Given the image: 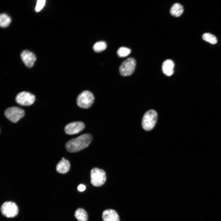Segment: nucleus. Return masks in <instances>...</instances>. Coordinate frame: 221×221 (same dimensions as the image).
<instances>
[{
	"instance_id": "412c9836",
	"label": "nucleus",
	"mask_w": 221,
	"mask_h": 221,
	"mask_svg": "<svg viewBox=\"0 0 221 221\" xmlns=\"http://www.w3.org/2000/svg\"><path fill=\"white\" fill-rule=\"evenodd\" d=\"M77 189L80 192H83L85 190L86 186L84 184H81L78 186Z\"/></svg>"
},
{
	"instance_id": "20e7f679",
	"label": "nucleus",
	"mask_w": 221,
	"mask_h": 221,
	"mask_svg": "<svg viewBox=\"0 0 221 221\" xmlns=\"http://www.w3.org/2000/svg\"><path fill=\"white\" fill-rule=\"evenodd\" d=\"M90 177L91 183L95 187L103 185L106 179L105 172L102 169L97 168H93L91 170Z\"/></svg>"
},
{
	"instance_id": "a211bd4d",
	"label": "nucleus",
	"mask_w": 221,
	"mask_h": 221,
	"mask_svg": "<svg viewBox=\"0 0 221 221\" xmlns=\"http://www.w3.org/2000/svg\"><path fill=\"white\" fill-rule=\"evenodd\" d=\"M107 47L106 43L104 41H101L95 43L93 45V49L95 52H99L104 50Z\"/></svg>"
},
{
	"instance_id": "1a4fd4ad",
	"label": "nucleus",
	"mask_w": 221,
	"mask_h": 221,
	"mask_svg": "<svg viewBox=\"0 0 221 221\" xmlns=\"http://www.w3.org/2000/svg\"><path fill=\"white\" fill-rule=\"evenodd\" d=\"M85 127L84 123L81 122H74L70 123L65 127V133L69 135H72L79 133Z\"/></svg>"
},
{
	"instance_id": "f8f14e48",
	"label": "nucleus",
	"mask_w": 221,
	"mask_h": 221,
	"mask_svg": "<svg viewBox=\"0 0 221 221\" xmlns=\"http://www.w3.org/2000/svg\"><path fill=\"white\" fill-rule=\"evenodd\" d=\"M70 167L69 161L62 157V160L57 164L56 169V171L61 174H65L69 170Z\"/></svg>"
},
{
	"instance_id": "ddd939ff",
	"label": "nucleus",
	"mask_w": 221,
	"mask_h": 221,
	"mask_svg": "<svg viewBox=\"0 0 221 221\" xmlns=\"http://www.w3.org/2000/svg\"><path fill=\"white\" fill-rule=\"evenodd\" d=\"M174 64L172 60L169 59L166 60L163 62L162 66L163 73L167 76H171L174 72Z\"/></svg>"
},
{
	"instance_id": "f257e3e1",
	"label": "nucleus",
	"mask_w": 221,
	"mask_h": 221,
	"mask_svg": "<svg viewBox=\"0 0 221 221\" xmlns=\"http://www.w3.org/2000/svg\"><path fill=\"white\" fill-rule=\"evenodd\" d=\"M92 139V136L90 134H84L68 141L65 144V147L69 152H77L87 147Z\"/></svg>"
},
{
	"instance_id": "4468645a",
	"label": "nucleus",
	"mask_w": 221,
	"mask_h": 221,
	"mask_svg": "<svg viewBox=\"0 0 221 221\" xmlns=\"http://www.w3.org/2000/svg\"><path fill=\"white\" fill-rule=\"evenodd\" d=\"M184 8L180 3H176L174 4L171 7L170 12L171 14L176 17L180 16L183 13Z\"/></svg>"
},
{
	"instance_id": "f3484780",
	"label": "nucleus",
	"mask_w": 221,
	"mask_h": 221,
	"mask_svg": "<svg viewBox=\"0 0 221 221\" xmlns=\"http://www.w3.org/2000/svg\"><path fill=\"white\" fill-rule=\"evenodd\" d=\"M203 40L212 44L217 43V40L216 37L213 35L209 33H205L202 36Z\"/></svg>"
},
{
	"instance_id": "423d86ee",
	"label": "nucleus",
	"mask_w": 221,
	"mask_h": 221,
	"mask_svg": "<svg viewBox=\"0 0 221 221\" xmlns=\"http://www.w3.org/2000/svg\"><path fill=\"white\" fill-rule=\"evenodd\" d=\"M4 114L10 121L15 123L24 116L25 113L24 110L20 108L13 107L7 109Z\"/></svg>"
},
{
	"instance_id": "f03ea898",
	"label": "nucleus",
	"mask_w": 221,
	"mask_h": 221,
	"mask_svg": "<svg viewBox=\"0 0 221 221\" xmlns=\"http://www.w3.org/2000/svg\"><path fill=\"white\" fill-rule=\"evenodd\" d=\"M157 114L153 110H150L144 114L142 118V128L146 131L152 130L155 126L157 120Z\"/></svg>"
},
{
	"instance_id": "7ed1b4c3",
	"label": "nucleus",
	"mask_w": 221,
	"mask_h": 221,
	"mask_svg": "<svg viewBox=\"0 0 221 221\" xmlns=\"http://www.w3.org/2000/svg\"><path fill=\"white\" fill-rule=\"evenodd\" d=\"M94 99V96L92 93L88 91H84L78 95L76 103L79 107L87 109L92 105Z\"/></svg>"
},
{
	"instance_id": "9b49d317",
	"label": "nucleus",
	"mask_w": 221,
	"mask_h": 221,
	"mask_svg": "<svg viewBox=\"0 0 221 221\" xmlns=\"http://www.w3.org/2000/svg\"><path fill=\"white\" fill-rule=\"evenodd\" d=\"M102 218L103 221H119L118 213L113 209L104 211L102 214Z\"/></svg>"
},
{
	"instance_id": "39448f33",
	"label": "nucleus",
	"mask_w": 221,
	"mask_h": 221,
	"mask_svg": "<svg viewBox=\"0 0 221 221\" xmlns=\"http://www.w3.org/2000/svg\"><path fill=\"white\" fill-rule=\"evenodd\" d=\"M136 65L135 60L133 57H130L123 61L119 68L120 74L124 76H129L134 71Z\"/></svg>"
},
{
	"instance_id": "dca6fc26",
	"label": "nucleus",
	"mask_w": 221,
	"mask_h": 221,
	"mask_svg": "<svg viewBox=\"0 0 221 221\" xmlns=\"http://www.w3.org/2000/svg\"><path fill=\"white\" fill-rule=\"evenodd\" d=\"M11 22L10 17L6 14L2 13L0 15V25L1 27H7Z\"/></svg>"
},
{
	"instance_id": "2eb2a0df",
	"label": "nucleus",
	"mask_w": 221,
	"mask_h": 221,
	"mask_svg": "<svg viewBox=\"0 0 221 221\" xmlns=\"http://www.w3.org/2000/svg\"><path fill=\"white\" fill-rule=\"evenodd\" d=\"M74 215L78 221H87L88 219L87 212L82 208H78L76 211Z\"/></svg>"
},
{
	"instance_id": "6ab92c4d",
	"label": "nucleus",
	"mask_w": 221,
	"mask_h": 221,
	"mask_svg": "<svg viewBox=\"0 0 221 221\" xmlns=\"http://www.w3.org/2000/svg\"><path fill=\"white\" fill-rule=\"evenodd\" d=\"M131 50L130 49L122 47L118 49L117 53L119 56L123 57L128 56Z\"/></svg>"
},
{
	"instance_id": "9d476101",
	"label": "nucleus",
	"mask_w": 221,
	"mask_h": 221,
	"mask_svg": "<svg viewBox=\"0 0 221 221\" xmlns=\"http://www.w3.org/2000/svg\"><path fill=\"white\" fill-rule=\"evenodd\" d=\"M21 57L24 64L29 68L33 66L36 60L35 55L32 52L27 50H24L22 52Z\"/></svg>"
},
{
	"instance_id": "6e6552de",
	"label": "nucleus",
	"mask_w": 221,
	"mask_h": 221,
	"mask_svg": "<svg viewBox=\"0 0 221 221\" xmlns=\"http://www.w3.org/2000/svg\"><path fill=\"white\" fill-rule=\"evenodd\" d=\"M35 100L33 95L27 91H23L19 93L16 96L15 100L20 105L29 106L33 104Z\"/></svg>"
},
{
	"instance_id": "aec40b11",
	"label": "nucleus",
	"mask_w": 221,
	"mask_h": 221,
	"mask_svg": "<svg viewBox=\"0 0 221 221\" xmlns=\"http://www.w3.org/2000/svg\"><path fill=\"white\" fill-rule=\"evenodd\" d=\"M45 0H38L37 1L35 7L36 12L40 11L43 8L45 4Z\"/></svg>"
},
{
	"instance_id": "0eeeda50",
	"label": "nucleus",
	"mask_w": 221,
	"mask_h": 221,
	"mask_svg": "<svg viewBox=\"0 0 221 221\" xmlns=\"http://www.w3.org/2000/svg\"><path fill=\"white\" fill-rule=\"evenodd\" d=\"M1 211L3 215L8 218H12L18 214V208L17 205L12 202H6L1 207Z\"/></svg>"
}]
</instances>
